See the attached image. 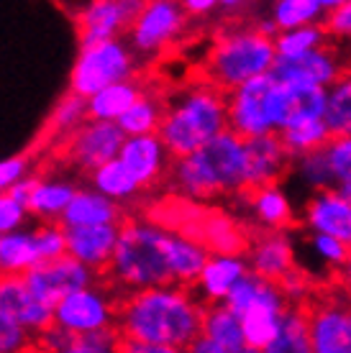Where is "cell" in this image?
I'll return each instance as SVG.
<instances>
[{
    "label": "cell",
    "mask_w": 351,
    "mask_h": 353,
    "mask_svg": "<svg viewBox=\"0 0 351 353\" xmlns=\"http://www.w3.org/2000/svg\"><path fill=\"white\" fill-rule=\"evenodd\" d=\"M121 338L159 345L164 353L187 351L202 320V302L182 284H159L131 292L118 310Z\"/></svg>",
    "instance_id": "1"
},
{
    "label": "cell",
    "mask_w": 351,
    "mask_h": 353,
    "mask_svg": "<svg viewBox=\"0 0 351 353\" xmlns=\"http://www.w3.org/2000/svg\"><path fill=\"white\" fill-rule=\"evenodd\" d=\"M172 185L193 200L246 190L244 139L231 128H223L195 151L177 157L172 164Z\"/></svg>",
    "instance_id": "2"
},
{
    "label": "cell",
    "mask_w": 351,
    "mask_h": 353,
    "mask_svg": "<svg viewBox=\"0 0 351 353\" xmlns=\"http://www.w3.org/2000/svg\"><path fill=\"white\" fill-rule=\"evenodd\" d=\"M164 236H167V228H162L157 223L126 221L118 225V239L106 266L115 287L126 292H139L172 282Z\"/></svg>",
    "instance_id": "3"
},
{
    "label": "cell",
    "mask_w": 351,
    "mask_h": 353,
    "mask_svg": "<svg viewBox=\"0 0 351 353\" xmlns=\"http://www.w3.org/2000/svg\"><path fill=\"white\" fill-rule=\"evenodd\" d=\"M229 128L226 92L216 85H195L184 90L169 108H164L157 136L167 146L169 157H184L216 133Z\"/></svg>",
    "instance_id": "4"
},
{
    "label": "cell",
    "mask_w": 351,
    "mask_h": 353,
    "mask_svg": "<svg viewBox=\"0 0 351 353\" xmlns=\"http://www.w3.org/2000/svg\"><path fill=\"white\" fill-rule=\"evenodd\" d=\"M292 108L290 88L274 80L272 72L256 74L229 90L226 95V121L241 139L277 133L287 123Z\"/></svg>",
    "instance_id": "5"
},
{
    "label": "cell",
    "mask_w": 351,
    "mask_h": 353,
    "mask_svg": "<svg viewBox=\"0 0 351 353\" xmlns=\"http://www.w3.org/2000/svg\"><path fill=\"white\" fill-rule=\"evenodd\" d=\"M274 41L256 28L223 34L208 54V80L220 90H231L256 74H267L274 64Z\"/></svg>",
    "instance_id": "6"
},
{
    "label": "cell",
    "mask_w": 351,
    "mask_h": 353,
    "mask_svg": "<svg viewBox=\"0 0 351 353\" xmlns=\"http://www.w3.org/2000/svg\"><path fill=\"white\" fill-rule=\"evenodd\" d=\"M133 70H136V52L121 36L82 44L77 62L72 67L70 90L79 97H90L111 82L133 77Z\"/></svg>",
    "instance_id": "7"
},
{
    "label": "cell",
    "mask_w": 351,
    "mask_h": 353,
    "mask_svg": "<svg viewBox=\"0 0 351 353\" xmlns=\"http://www.w3.org/2000/svg\"><path fill=\"white\" fill-rule=\"evenodd\" d=\"M184 18L187 13L180 0H144L139 16L129 28V46L144 57L167 49L182 36Z\"/></svg>",
    "instance_id": "8"
},
{
    "label": "cell",
    "mask_w": 351,
    "mask_h": 353,
    "mask_svg": "<svg viewBox=\"0 0 351 353\" xmlns=\"http://www.w3.org/2000/svg\"><path fill=\"white\" fill-rule=\"evenodd\" d=\"M26 287L31 290L39 302H44L46 307H52L67 297L70 292L79 290V287H88L97 279V272L85 266L82 261H77L70 254H61L57 259H46V261H39L31 269L21 274Z\"/></svg>",
    "instance_id": "9"
},
{
    "label": "cell",
    "mask_w": 351,
    "mask_h": 353,
    "mask_svg": "<svg viewBox=\"0 0 351 353\" xmlns=\"http://www.w3.org/2000/svg\"><path fill=\"white\" fill-rule=\"evenodd\" d=\"M52 312L54 323L64 325L72 333L115 325V318H118V307H115L113 297L106 290H100L95 282L61 297Z\"/></svg>",
    "instance_id": "10"
},
{
    "label": "cell",
    "mask_w": 351,
    "mask_h": 353,
    "mask_svg": "<svg viewBox=\"0 0 351 353\" xmlns=\"http://www.w3.org/2000/svg\"><path fill=\"white\" fill-rule=\"evenodd\" d=\"M126 133L118 128L115 121H97L88 118L67 133V159L79 169V172H93L103 161L115 159L121 149Z\"/></svg>",
    "instance_id": "11"
},
{
    "label": "cell",
    "mask_w": 351,
    "mask_h": 353,
    "mask_svg": "<svg viewBox=\"0 0 351 353\" xmlns=\"http://www.w3.org/2000/svg\"><path fill=\"white\" fill-rule=\"evenodd\" d=\"M272 77L282 85H313V88H328L343 74V62L339 52L328 44L290 57H274Z\"/></svg>",
    "instance_id": "12"
},
{
    "label": "cell",
    "mask_w": 351,
    "mask_h": 353,
    "mask_svg": "<svg viewBox=\"0 0 351 353\" xmlns=\"http://www.w3.org/2000/svg\"><path fill=\"white\" fill-rule=\"evenodd\" d=\"M285 307H287V302L282 297L277 282H272V279H259L252 302H249L244 312L238 315L246 351L249 353L267 351V345H269L274 330H277L280 312Z\"/></svg>",
    "instance_id": "13"
},
{
    "label": "cell",
    "mask_w": 351,
    "mask_h": 353,
    "mask_svg": "<svg viewBox=\"0 0 351 353\" xmlns=\"http://www.w3.org/2000/svg\"><path fill=\"white\" fill-rule=\"evenodd\" d=\"M141 6L144 0H90L77 18L79 44L123 36L139 16Z\"/></svg>",
    "instance_id": "14"
},
{
    "label": "cell",
    "mask_w": 351,
    "mask_h": 353,
    "mask_svg": "<svg viewBox=\"0 0 351 353\" xmlns=\"http://www.w3.org/2000/svg\"><path fill=\"white\" fill-rule=\"evenodd\" d=\"M118 159L129 174L136 179L141 190L157 187L169 172V151L162 143L157 133H141V136H126L118 149Z\"/></svg>",
    "instance_id": "15"
},
{
    "label": "cell",
    "mask_w": 351,
    "mask_h": 353,
    "mask_svg": "<svg viewBox=\"0 0 351 353\" xmlns=\"http://www.w3.org/2000/svg\"><path fill=\"white\" fill-rule=\"evenodd\" d=\"M290 167V154L285 151L277 133H262L244 139V179L246 190L274 185Z\"/></svg>",
    "instance_id": "16"
},
{
    "label": "cell",
    "mask_w": 351,
    "mask_h": 353,
    "mask_svg": "<svg viewBox=\"0 0 351 353\" xmlns=\"http://www.w3.org/2000/svg\"><path fill=\"white\" fill-rule=\"evenodd\" d=\"M0 310L34 338L54 323L52 307L36 300L21 274H0Z\"/></svg>",
    "instance_id": "17"
},
{
    "label": "cell",
    "mask_w": 351,
    "mask_h": 353,
    "mask_svg": "<svg viewBox=\"0 0 351 353\" xmlns=\"http://www.w3.org/2000/svg\"><path fill=\"white\" fill-rule=\"evenodd\" d=\"M305 225L310 233H325L351 246V197L339 190H318L305 208Z\"/></svg>",
    "instance_id": "18"
},
{
    "label": "cell",
    "mask_w": 351,
    "mask_h": 353,
    "mask_svg": "<svg viewBox=\"0 0 351 353\" xmlns=\"http://www.w3.org/2000/svg\"><path fill=\"white\" fill-rule=\"evenodd\" d=\"M121 223H97V225H72L64 228L67 254L95 272H106Z\"/></svg>",
    "instance_id": "19"
},
{
    "label": "cell",
    "mask_w": 351,
    "mask_h": 353,
    "mask_svg": "<svg viewBox=\"0 0 351 353\" xmlns=\"http://www.w3.org/2000/svg\"><path fill=\"white\" fill-rule=\"evenodd\" d=\"M307 330H310V353L351 351V318L336 302L318 305L307 315Z\"/></svg>",
    "instance_id": "20"
},
{
    "label": "cell",
    "mask_w": 351,
    "mask_h": 353,
    "mask_svg": "<svg viewBox=\"0 0 351 353\" xmlns=\"http://www.w3.org/2000/svg\"><path fill=\"white\" fill-rule=\"evenodd\" d=\"M249 272V261L241 254H208L205 264H202L198 279H195V292L200 294L202 302H223L234 284Z\"/></svg>",
    "instance_id": "21"
},
{
    "label": "cell",
    "mask_w": 351,
    "mask_h": 353,
    "mask_svg": "<svg viewBox=\"0 0 351 353\" xmlns=\"http://www.w3.org/2000/svg\"><path fill=\"white\" fill-rule=\"evenodd\" d=\"M121 203H115L103 192H97L93 187L75 190L72 200L67 203L61 212L59 223L64 228L72 225H97V223H121Z\"/></svg>",
    "instance_id": "22"
},
{
    "label": "cell",
    "mask_w": 351,
    "mask_h": 353,
    "mask_svg": "<svg viewBox=\"0 0 351 353\" xmlns=\"http://www.w3.org/2000/svg\"><path fill=\"white\" fill-rule=\"evenodd\" d=\"M246 261H249V272H254L262 279L277 282L290 269H295V251H292V243L282 236L280 230H272L252 246Z\"/></svg>",
    "instance_id": "23"
},
{
    "label": "cell",
    "mask_w": 351,
    "mask_h": 353,
    "mask_svg": "<svg viewBox=\"0 0 351 353\" xmlns=\"http://www.w3.org/2000/svg\"><path fill=\"white\" fill-rule=\"evenodd\" d=\"M164 251H167V266L172 274V282L182 284V287H193L205 259L211 254L205 243L187 239L182 233H172V230H167V236H164Z\"/></svg>",
    "instance_id": "24"
},
{
    "label": "cell",
    "mask_w": 351,
    "mask_h": 353,
    "mask_svg": "<svg viewBox=\"0 0 351 353\" xmlns=\"http://www.w3.org/2000/svg\"><path fill=\"white\" fill-rule=\"evenodd\" d=\"M200 333L216 341L223 353H249L241 333V320L223 302H211L208 307H202Z\"/></svg>",
    "instance_id": "25"
},
{
    "label": "cell",
    "mask_w": 351,
    "mask_h": 353,
    "mask_svg": "<svg viewBox=\"0 0 351 353\" xmlns=\"http://www.w3.org/2000/svg\"><path fill=\"white\" fill-rule=\"evenodd\" d=\"M77 187L67 179H34V187L26 197V210L39 221H57L72 200Z\"/></svg>",
    "instance_id": "26"
},
{
    "label": "cell",
    "mask_w": 351,
    "mask_h": 353,
    "mask_svg": "<svg viewBox=\"0 0 351 353\" xmlns=\"http://www.w3.org/2000/svg\"><path fill=\"white\" fill-rule=\"evenodd\" d=\"M141 92H144V88H141V82H136L133 77L111 82V85L100 88L97 92H93L90 97H85L88 118H97V121H118V115L131 105Z\"/></svg>",
    "instance_id": "27"
},
{
    "label": "cell",
    "mask_w": 351,
    "mask_h": 353,
    "mask_svg": "<svg viewBox=\"0 0 351 353\" xmlns=\"http://www.w3.org/2000/svg\"><path fill=\"white\" fill-rule=\"evenodd\" d=\"M264 353H310V330L307 312L298 305H287L280 312L277 330Z\"/></svg>",
    "instance_id": "28"
},
{
    "label": "cell",
    "mask_w": 351,
    "mask_h": 353,
    "mask_svg": "<svg viewBox=\"0 0 351 353\" xmlns=\"http://www.w3.org/2000/svg\"><path fill=\"white\" fill-rule=\"evenodd\" d=\"M90 187L115 200V203H131L141 192V187L136 185V179L129 174V169L123 167L118 157L103 161L100 167L90 172Z\"/></svg>",
    "instance_id": "29"
},
{
    "label": "cell",
    "mask_w": 351,
    "mask_h": 353,
    "mask_svg": "<svg viewBox=\"0 0 351 353\" xmlns=\"http://www.w3.org/2000/svg\"><path fill=\"white\" fill-rule=\"evenodd\" d=\"M252 212L259 221V225L269 230H282L292 223V205L287 194L282 192L277 182L274 185H262L252 190Z\"/></svg>",
    "instance_id": "30"
},
{
    "label": "cell",
    "mask_w": 351,
    "mask_h": 353,
    "mask_svg": "<svg viewBox=\"0 0 351 353\" xmlns=\"http://www.w3.org/2000/svg\"><path fill=\"white\" fill-rule=\"evenodd\" d=\"M34 264H39L34 228H16L0 233V274H23Z\"/></svg>",
    "instance_id": "31"
},
{
    "label": "cell",
    "mask_w": 351,
    "mask_h": 353,
    "mask_svg": "<svg viewBox=\"0 0 351 353\" xmlns=\"http://www.w3.org/2000/svg\"><path fill=\"white\" fill-rule=\"evenodd\" d=\"M323 121L328 136H349L351 133V82L349 77H339L325 88Z\"/></svg>",
    "instance_id": "32"
},
{
    "label": "cell",
    "mask_w": 351,
    "mask_h": 353,
    "mask_svg": "<svg viewBox=\"0 0 351 353\" xmlns=\"http://www.w3.org/2000/svg\"><path fill=\"white\" fill-rule=\"evenodd\" d=\"M162 113H164V105L162 100L154 95H146L141 92L131 105L126 108L121 115H118V128H121L126 136H141V133H157L159 121H162Z\"/></svg>",
    "instance_id": "33"
},
{
    "label": "cell",
    "mask_w": 351,
    "mask_h": 353,
    "mask_svg": "<svg viewBox=\"0 0 351 353\" xmlns=\"http://www.w3.org/2000/svg\"><path fill=\"white\" fill-rule=\"evenodd\" d=\"M272 41L277 57H290V54H303L328 44V34H325L323 23L318 21V23H303V26L295 28H285V31L274 36Z\"/></svg>",
    "instance_id": "34"
},
{
    "label": "cell",
    "mask_w": 351,
    "mask_h": 353,
    "mask_svg": "<svg viewBox=\"0 0 351 353\" xmlns=\"http://www.w3.org/2000/svg\"><path fill=\"white\" fill-rule=\"evenodd\" d=\"M277 136H280L285 151L290 154V159H295V157H300V154H305V151H310V149L323 146V143L331 139L321 118H318V121H305V123L285 125L282 131H277Z\"/></svg>",
    "instance_id": "35"
},
{
    "label": "cell",
    "mask_w": 351,
    "mask_h": 353,
    "mask_svg": "<svg viewBox=\"0 0 351 353\" xmlns=\"http://www.w3.org/2000/svg\"><path fill=\"white\" fill-rule=\"evenodd\" d=\"M325 161L334 176V190L351 197V139L349 136H331L323 143Z\"/></svg>",
    "instance_id": "36"
},
{
    "label": "cell",
    "mask_w": 351,
    "mask_h": 353,
    "mask_svg": "<svg viewBox=\"0 0 351 353\" xmlns=\"http://www.w3.org/2000/svg\"><path fill=\"white\" fill-rule=\"evenodd\" d=\"M295 169H298L300 182H303L310 192L334 187V176H331V169H328V161H325L323 146L310 149V151H305V154L295 157Z\"/></svg>",
    "instance_id": "37"
},
{
    "label": "cell",
    "mask_w": 351,
    "mask_h": 353,
    "mask_svg": "<svg viewBox=\"0 0 351 353\" xmlns=\"http://www.w3.org/2000/svg\"><path fill=\"white\" fill-rule=\"evenodd\" d=\"M321 18L323 13L313 0H274L272 6V21L280 31L303 26V23H318Z\"/></svg>",
    "instance_id": "38"
},
{
    "label": "cell",
    "mask_w": 351,
    "mask_h": 353,
    "mask_svg": "<svg viewBox=\"0 0 351 353\" xmlns=\"http://www.w3.org/2000/svg\"><path fill=\"white\" fill-rule=\"evenodd\" d=\"M82 121H88V105H85V97L70 92L67 97H61L59 105L54 108L52 115V131L59 133V136H67L77 128Z\"/></svg>",
    "instance_id": "39"
},
{
    "label": "cell",
    "mask_w": 351,
    "mask_h": 353,
    "mask_svg": "<svg viewBox=\"0 0 351 353\" xmlns=\"http://www.w3.org/2000/svg\"><path fill=\"white\" fill-rule=\"evenodd\" d=\"M34 246L39 261L46 259H57L67 254V236H64V225L57 221H41L39 228H34Z\"/></svg>",
    "instance_id": "40"
},
{
    "label": "cell",
    "mask_w": 351,
    "mask_h": 353,
    "mask_svg": "<svg viewBox=\"0 0 351 353\" xmlns=\"http://www.w3.org/2000/svg\"><path fill=\"white\" fill-rule=\"evenodd\" d=\"M310 251L313 259L325 269H341L349 264V243L325 236V233H313L310 236Z\"/></svg>",
    "instance_id": "41"
},
{
    "label": "cell",
    "mask_w": 351,
    "mask_h": 353,
    "mask_svg": "<svg viewBox=\"0 0 351 353\" xmlns=\"http://www.w3.org/2000/svg\"><path fill=\"white\" fill-rule=\"evenodd\" d=\"M118 348H121V330L115 325L85 330L75 338V353H115Z\"/></svg>",
    "instance_id": "42"
},
{
    "label": "cell",
    "mask_w": 351,
    "mask_h": 353,
    "mask_svg": "<svg viewBox=\"0 0 351 353\" xmlns=\"http://www.w3.org/2000/svg\"><path fill=\"white\" fill-rule=\"evenodd\" d=\"M34 336L18 325L16 320L8 318L3 310H0V353H18L28 351L31 348Z\"/></svg>",
    "instance_id": "43"
},
{
    "label": "cell",
    "mask_w": 351,
    "mask_h": 353,
    "mask_svg": "<svg viewBox=\"0 0 351 353\" xmlns=\"http://www.w3.org/2000/svg\"><path fill=\"white\" fill-rule=\"evenodd\" d=\"M208 243L220 254H236L244 246L241 236L226 218H213L211 221V225H208Z\"/></svg>",
    "instance_id": "44"
},
{
    "label": "cell",
    "mask_w": 351,
    "mask_h": 353,
    "mask_svg": "<svg viewBox=\"0 0 351 353\" xmlns=\"http://www.w3.org/2000/svg\"><path fill=\"white\" fill-rule=\"evenodd\" d=\"M75 338L77 333H72L67 330L64 325L59 323H52V325H46L39 336H36V348H41V351H52V353H75Z\"/></svg>",
    "instance_id": "45"
},
{
    "label": "cell",
    "mask_w": 351,
    "mask_h": 353,
    "mask_svg": "<svg viewBox=\"0 0 351 353\" xmlns=\"http://www.w3.org/2000/svg\"><path fill=\"white\" fill-rule=\"evenodd\" d=\"M28 218L26 205L16 200L10 192H0V233H8V230L23 228Z\"/></svg>",
    "instance_id": "46"
},
{
    "label": "cell",
    "mask_w": 351,
    "mask_h": 353,
    "mask_svg": "<svg viewBox=\"0 0 351 353\" xmlns=\"http://www.w3.org/2000/svg\"><path fill=\"white\" fill-rule=\"evenodd\" d=\"M321 23H323L325 34L328 36H334V39H346V36L351 34V6L349 3H343V6H339V8L323 13Z\"/></svg>",
    "instance_id": "47"
},
{
    "label": "cell",
    "mask_w": 351,
    "mask_h": 353,
    "mask_svg": "<svg viewBox=\"0 0 351 353\" xmlns=\"http://www.w3.org/2000/svg\"><path fill=\"white\" fill-rule=\"evenodd\" d=\"M277 287H280L282 297H285L287 305H300V302L307 297V292H310L307 279L305 276H300L295 269H290L285 276H280V279H277Z\"/></svg>",
    "instance_id": "48"
},
{
    "label": "cell",
    "mask_w": 351,
    "mask_h": 353,
    "mask_svg": "<svg viewBox=\"0 0 351 353\" xmlns=\"http://www.w3.org/2000/svg\"><path fill=\"white\" fill-rule=\"evenodd\" d=\"M23 174H28L26 157H13V159L0 161V192H8V187Z\"/></svg>",
    "instance_id": "49"
},
{
    "label": "cell",
    "mask_w": 351,
    "mask_h": 353,
    "mask_svg": "<svg viewBox=\"0 0 351 353\" xmlns=\"http://www.w3.org/2000/svg\"><path fill=\"white\" fill-rule=\"evenodd\" d=\"M180 6L187 16H208L213 8H218L220 0H180Z\"/></svg>",
    "instance_id": "50"
},
{
    "label": "cell",
    "mask_w": 351,
    "mask_h": 353,
    "mask_svg": "<svg viewBox=\"0 0 351 353\" xmlns=\"http://www.w3.org/2000/svg\"><path fill=\"white\" fill-rule=\"evenodd\" d=\"M31 187H34V176L23 174L21 179H16V182L8 187V192L13 194L16 200H21V203L26 205V197H28V192H31Z\"/></svg>",
    "instance_id": "51"
},
{
    "label": "cell",
    "mask_w": 351,
    "mask_h": 353,
    "mask_svg": "<svg viewBox=\"0 0 351 353\" xmlns=\"http://www.w3.org/2000/svg\"><path fill=\"white\" fill-rule=\"evenodd\" d=\"M256 31H259V34H264V36H269V39H274V36L280 34V28H277V23L272 21V16L256 21Z\"/></svg>",
    "instance_id": "52"
},
{
    "label": "cell",
    "mask_w": 351,
    "mask_h": 353,
    "mask_svg": "<svg viewBox=\"0 0 351 353\" xmlns=\"http://www.w3.org/2000/svg\"><path fill=\"white\" fill-rule=\"evenodd\" d=\"M318 8H321V13H328V10L339 8V6H343V3H349V0H313Z\"/></svg>",
    "instance_id": "53"
},
{
    "label": "cell",
    "mask_w": 351,
    "mask_h": 353,
    "mask_svg": "<svg viewBox=\"0 0 351 353\" xmlns=\"http://www.w3.org/2000/svg\"><path fill=\"white\" fill-rule=\"evenodd\" d=\"M241 3H244V0H220V6H226V8H236Z\"/></svg>",
    "instance_id": "54"
}]
</instances>
